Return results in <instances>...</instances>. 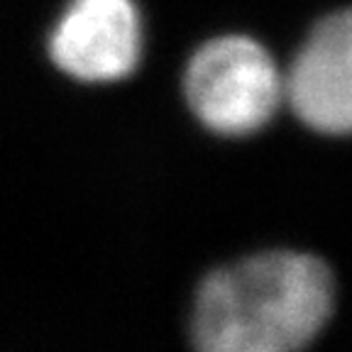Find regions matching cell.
I'll list each match as a JSON object with an SVG mask.
<instances>
[{"instance_id": "obj_4", "label": "cell", "mask_w": 352, "mask_h": 352, "mask_svg": "<svg viewBox=\"0 0 352 352\" xmlns=\"http://www.w3.org/2000/svg\"><path fill=\"white\" fill-rule=\"evenodd\" d=\"M50 56L78 81H120L140 59V17L132 0H72L52 30Z\"/></svg>"}, {"instance_id": "obj_1", "label": "cell", "mask_w": 352, "mask_h": 352, "mask_svg": "<svg viewBox=\"0 0 352 352\" xmlns=\"http://www.w3.org/2000/svg\"><path fill=\"white\" fill-rule=\"evenodd\" d=\"M333 308V279L320 259L264 252L213 272L193 308L198 352H298Z\"/></svg>"}, {"instance_id": "obj_3", "label": "cell", "mask_w": 352, "mask_h": 352, "mask_svg": "<svg viewBox=\"0 0 352 352\" xmlns=\"http://www.w3.org/2000/svg\"><path fill=\"white\" fill-rule=\"evenodd\" d=\"M284 96L311 130L352 135V8L311 30L284 76Z\"/></svg>"}, {"instance_id": "obj_2", "label": "cell", "mask_w": 352, "mask_h": 352, "mask_svg": "<svg viewBox=\"0 0 352 352\" xmlns=\"http://www.w3.org/2000/svg\"><path fill=\"white\" fill-rule=\"evenodd\" d=\"M184 91L193 116L208 130L242 138L270 122L284 96V78L262 44L218 37L191 56Z\"/></svg>"}]
</instances>
